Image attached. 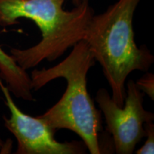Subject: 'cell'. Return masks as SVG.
Listing matches in <instances>:
<instances>
[{"label":"cell","mask_w":154,"mask_h":154,"mask_svg":"<svg viewBox=\"0 0 154 154\" xmlns=\"http://www.w3.org/2000/svg\"><path fill=\"white\" fill-rule=\"evenodd\" d=\"M0 88L5 103L10 111V117L3 116L6 128L17 140V154H82L86 146L82 142H59L54 138L56 130L38 116L23 113L13 101L10 91L0 79Z\"/></svg>","instance_id":"5b68a950"},{"label":"cell","mask_w":154,"mask_h":154,"mask_svg":"<svg viewBox=\"0 0 154 154\" xmlns=\"http://www.w3.org/2000/svg\"><path fill=\"white\" fill-rule=\"evenodd\" d=\"M136 85L140 91L147 94L152 100H154V75L147 72L140 78L136 83Z\"/></svg>","instance_id":"ba28073f"},{"label":"cell","mask_w":154,"mask_h":154,"mask_svg":"<svg viewBox=\"0 0 154 154\" xmlns=\"http://www.w3.org/2000/svg\"><path fill=\"white\" fill-rule=\"evenodd\" d=\"M123 107L119 106L106 88H100L96 101L104 115L106 129L112 135L116 153L131 154L145 137L144 124L153 121L154 115L143 108L144 94L133 80L126 84Z\"/></svg>","instance_id":"277c9868"},{"label":"cell","mask_w":154,"mask_h":154,"mask_svg":"<svg viewBox=\"0 0 154 154\" xmlns=\"http://www.w3.org/2000/svg\"><path fill=\"white\" fill-rule=\"evenodd\" d=\"M82 1H83V0H72L73 3L74 4L75 6H76V5H79V4H80L81 2H82Z\"/></svg>","instance_id":"30bf717a"},{"label":"cell","mask_w":154,"mask_h":154,"mask_svg":"<svg viewBox=\"0 0 154 154\" xmlns=\"http://www.w3.org/2000/svg\"><path fill=\"white\" fill-rule=\"evenodd\" d=\"M0 79L5 81L7 88L17 98L34 101L31 79L26 71L21 68L10 55L0 47Z\"/></svg>","instance_id":"8992f818"},{"label":"cell","mask_w":154,"mask_h":154,"mask_svg":"<svg viewBox=\"0 0 154 154\" xmlns=\"http://www.w3.org/2000/svg\"><path fill=\"white\" fill-rule=\"evenodd\" d=\"M9 147H11L10 145H6V144L4 143L2 140H1V138H0V153H3V151H7L9 153Z\"/></svg>","instance_id":"9c48e42d"},{"label":"cell","mask_w":154,"mask_h":154,"mask_svg":"<svg viewBox=\"0 0 154 154\" xmlns=\"http://www.w3.org/2000/svg\"><path fill=\"white\" fill-rule=\"evenodd\" d=\"M66 0H0V25L19 24L17 19L35 22L42 40L25 49H11L10 56L21 68L37 66L44 60L53 61L79 42L85 39L94 15L89 0H83L72 10L65 11Z\"/></svg>","instance_id":"7a4b0ae2"},{"label":"cell","mask_w":154,"mask_h":154,"mask_svg":"<svg viewBox=\"0 0 154 154\" xmlns=\"http://www.w3.org/2000/svg\"><path fill=\"white\" fill-rule=\"evenodd\" d=\"M144 131L146 140L143 146L136 152L137 154L154 153V124L153 121L144 124Z\"/></svg>","instance_id":"52a82bcc"},{"label":"cell","mask_w":154,"mask_h":154,"mask_svg":"<svg viewBox=\"0 0 154 154\" xmlns=\"http://www.w3.org/2000/svg\"><path fill=\"white\" fill-rule=\"evenodd\" d=\"M96 60L85 40L73 47L64 60L49 69L32 72L31 86L37 91L58 78L66 81L62 97L38 118L53 129H68L80 136L91 154L103 153L99 133L102 131L101 112L96 109L87 91L86 76Z\"/></svg>","instance_id":"6da1fadb"},{"label":"cell","mask_w":154,"mask_h":154,"mask_svg":"<svg viewBox=\"0 0 154 154\" xmlns=\"http://www.w3.org/2000/svg\"><path fill=\"white\" fill-rule=\"evenodd\" d=\"M140 0H118L102 14H94L85 41L103 69L112 91L111 97L123 107L126 80L134 71L148 72L154 57L146 46L138 47L134 40L133 18Z\"/></svg>","instance_id":"3957f363"}]
</instances>
